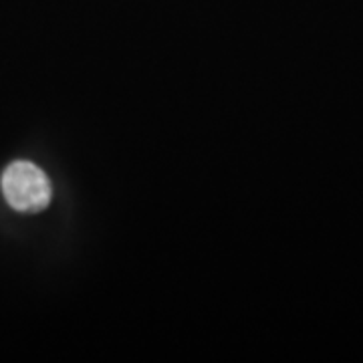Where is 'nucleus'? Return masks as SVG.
<instances>
[{
  "label": "nucleus",
  "mask_w": 363,
  "mask_h": 363,
  "mask_svg": "<svg viewBox=\"0 0 363 363\" xmlns=\"http://www.w3.org/2000/svg\"><path fill=\"white\" fill-rule=\"evenodd\" d=\"M2 192L14 210L39 212L51 200V184L35 164L14 162L2 174Z\"/></svg>",
  "instance_id": "1"
}]
</instances>
